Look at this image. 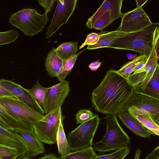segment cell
Masks as SVG:
<instances>
[{
  "label": "cell",
  "instance_id": "cell-26",
  "mask_svg": "<svg viewBox=\"0 0 159 159\" xmlns=\"http://www.w3.org/2000/svg\"><path fill=\"white\" fill-rule=\"evenodd\" d=\"M97 155L93 147H90L70 152L64 157L58 158V159H93Z\"/></svg>",
  "mask_w": 159,
  "mask_h": 159
},
{
  "label": "cell",
  "instance_id": "cell-6",
  "mask_svg": "<svg viewBox=\"0 0 159 159\" xmlns=\"http://www.w3.org/2000/svg\"><path fill=\"white\" fill-rule=\"evenodd\" d=\"M122 0H105L86 24L90 29L102 30L119 17L121 12Z\"/></svg>",
  "mask_w": 159,
  "mask_h": 159
},
{
  "label": "cell",
  "instance_id": "cell-17",
  "mask_svg": "<svg viewBox=\"0 0 159 159\" xmlns=\"http://www.w3.org/2000/svg\"><path fill=\"white\" fill-rule=\"evenodd\" d=\"M124 124L135 134L144 138H149L151 133L138 120L132 116L128 109L125 108L117 114Z\"/></svg>",
  "mask_w": 159,
  "mask_h": 159
},
{
  "label": "cell",
  "instance_id": "cell-5",
  "mask_svg": "<svg viewBox=\"0 0 159 159\" xmlns=\"http://www.w3.org/2000/svg\"><path fill=\"white\" fill-rule=\"evenodd\" d=\"M98 115L82 123L70 132L67 138L70 150L77 151L92 147L93 137L100 122Z\"/></svg>",
  "mask_w": 159,
  "mask_h": 159
},
{
  "label": "cell",
  "instance_id": "cell-37",
  "mask_svg": "<svg viewBox=\"0 0 159 159\" xmlns=\"http://www.w3.org/2000/svg\"><path fill=\"white\" fill-rule=\"evenodd\" d=\"M15 97L11 93L0 85V97Z\"/></svg>",
  "mask_w": 159,
  "mask_h": 159
},
{
  "label": "cell",
  "instance_id": "cell-16",
  "mask_svg": "<svg viewBox=\"0 0 159 159\" xmlns=\"http://www.w3.org/2000/svg\"><path fill=\"white\" fill-rule=\"evenodd\" d=\"M158 27L159 26H157L154 31L152 48L146 63L144 67L138 71V73L145 72L146 73L145 77L141 84L134 87L135 91L140 92L144 89L152 79L156 67L159 64L155 50L156 43L159 37Z\"/></svg>",
  "mask_w": 159,
  "mask_h": 159
},
{
  "label": "cell",
  "instance_id": "cell-40",
  "mask_svg": "<svg viewBox=\"0 0 159 159\" xmlns=\"http://www.w3.org/2000/svg\"><path fill=\"white\" fill-rule=\"evenodd\" d=\"M147 0H136L137 7H142V6L144 5L147 1Z\"/></svg>",
  "mask_w": 159,
  "mask_h": 159
},
{
  "label": "cell",
  "instance_id": "cell-4",
  "mask_svg": "<svg viewBox=\"0 0 159 159\" xmlns=\"http://www.w3.org/2000/svg\"><path fill=\"white\" fill-rule=\"evenodd\" d=\"M48 20L46 12L41 15L30 8L24 9L12 14L9 20L11 25L30 37L42 31Z\"/></svg>",
  "mask_w": 159,
  "mask_h": 159
},
{
  "label": "cell",
  "instance_id": "cell-10",
  "mask_svg": "<svg viewBox=\"0 0 159 159\" xmlns=\"http://www.w3.org/2000/svg\"><path fill=\"white\" fill-rule=\"evenodd\" d=\"M57 6L45 37L48 39L66 23L75 8L77 0H57Z\"/></svg>",
  "mask_w": 159,
  "mask_h": 159
},
{
  "label": "cell",
  "instance_id": "cell-7",
  "mask_svg": "<svg viewBox=\"0 0 159 159\" xmlns=\"http://www.w3.org/2000/svg\"><path fill=\"white\" fill-rule=\"evenodd\" d=\"M46 122L38 121L32 123L34 134L42 142L51 144L55 143L60 119L63 116L61 107L45 115Z\"/></svg>",
  "mask_w": 159,
  "mask_h": 159
},
{
  "label": "cell",
  "instance_id": "cell-25",
  "mask_svg": "<svg viewBox=\"0 0 159 159\" xmlns=\"http://www.w3.org/2000/svg\"><path fill=\"white\" fill-rule=\"evenodd\" d=\"M148 57L145 55H140L124 64L116 73L125 79L128 80L130 75L134 71L137 66L145 59Z\"/></svg>",
  "mask_w": 159,
  "mask_h": 159
},
{
  "label": "cell",
  "instance_id": "cell-3",
  "mask_svg": "<svg viewBox=\"0 0 159 159\" xmlns=\"http://www.w3.org/2000/svg\"><path fill=\"white\" fill-rule=\"evenodd\" d=\"M159 23H153L144 29L129 33L116 40L110 48L131 50L148 57L152 51L154 33Z\"/></svg>",
  "mask_w": 159,
  "mask_h": 159
},
{
  "label": "cell",
  "instance_id": "cell-38",
  "mask_svg": "<svg viewBox=\"0 0 159 159\" xmlns=\"http://www.w3.org/2000/svg\"><path fill=\"white\" fill-rule=\"evenodd\" d=\"M159 39H157V40L155 45V53L156 54V57L157 59V60H159Z\"/></svg>",
  "mask_w": 159,
  "mask_h": 159
},
{
  "label": "cell",
  "instance_id": "cell-21",
  "mask_svg": "<svg viewBox=\"0 0 159 159\" xmlns=\"http://www.w3.org/2000/svg\"><path fill=\"white\" fill-rule=\"evenodd\" d=\"M128 110L132 116L149 130L152 134L159 135V125L156 123L149 114L138 110Z\"/></svg>",
  "mask_w": 159,
  "mask_h": 159
},
{
  "label": "cell",
  "instance_id": "cell-15",
  "mask_svg": "<svg viewBox=\"0 0 159 159\" xmlns=\"http://www.w3.org/2000/svg\"><path fill=\"white\" fill-rule=\"evenodd\" d=\"M0 126L10 131L23 130L34 132L32 123L14 114L0 103Z\"/></svg>",
  "mask_w": 159,
  "mask_h": 159
},
{
  "label": "cell",
  "instance_id": "cell-23",
  "mask_svg": "<svg viewBox=\"0 0 159 159\" xmlns=\"http://www.w3.org/2000/svg\"><path fill=\"white\" fill-rule=\"evenodd\" d=\"M159 99V65L157 66L153 77L144 89L140 92Z\"/></svg>",
  "mask_w": 159,
  "mask_h": 159
},
{
  "label": "cell",
  "instance_id": "cell-18",
  "mask_svg": "<svg viewBox=\"0 0 159 159\" xmlns=\"http://www.w3.org/2000/svg\"><path fill=\"white\" fill-rule=\"evenodd\" d=\"M0 144L15 148L23 156L26 155L24 147L16 137L14 131L0 126Z\"/></svg>",
  "mask_w": 159,
  "mask_h": 159
},
{
  "label": "cell",
  "instance_id": "cell-28",
  "mask_svg": "<svg viewBox=\"0 0 159 159\" xmlns=\"http://www.w3.org/2000/svg\"><path fill=\"white\" fill-rule=\"evenodd\" d=\"M82 52L81 51L72 57L64 61L62 68L57 77L60 82L65 80L71 71L78 56Z\"/></svg>",
  "mask_w": 159,
  "mask_h": 159
},
{
  "label": "cell",
  "instance_id": "cell-29",
  "mask_svg": "<svg viewBox=\"0 0 159 159\" xmlns=\"http://www.w3.org/2000/svg\"><path fill=\"white\" fill-rule=\"evenodd\" d=\"M23 156L16 149L0 144V159H17Z\"/></svg>",
  "mask_w": 159,
  "mask_h": 159
},
{
  "label": "cell",
  "instance_id": "cell-13",
  "mask_svg": "<svg viewBox=\"0 0 159 159\" xmlns=\"http://www.w3.org/2000/svg\"><path fill=\"white\" fill-rule=\"evenodd\" d=\"M0 85L11 93L14 97L22 100L37 111L44 114L43 108L29 91L20 85L5 79L0 80Z\"/></svg>",
  "mask_w": 159,
  "mask_h": 159
},
{
  "label": "cell",
  "instance_id": "cell-27",
  "mask_svg": "<svg viewBox=\"0 0 159 159\" xmlns=\"http://www.w3.org/2000/svg\"><path fill=\"white\" fill-rule=\"evenodd\" d=\"M29 91L36 100L39 105L43 108V107L47 91V88L42 86L38 80L35 84Z\"/></svg>",
  "mask_w": 159,
  "mask_h": 159
},
{
  "label": "cell",
  "instance_id": "cell-36",
  "mask_svg": "<svg viewBox=\"0 0 159 159\" xmlns=\"http://www.w3.org/2000/svg\"><path fill=\"white\" fill-rule=\"evenodd\" d=\"M102 62L98 60L91 63L89 66V68L92 71L96 70L101 66Z\"/></svg>",
  "mask_w": 159,
  "mask_h": 159
},
{
  "label": "cell",
  "instance_id": "cell-11",
  "mask_svg": "<svg viewBox=\"0 0 159 159\" xmlns=\"http://www.w3.org/2000/svg\"><path fill=\"white\" fill-rule=\"evenodd\" d=\"M70 90L69 82L64 80L47 88L43 109L45 115L61 107Z\"/></svg>",
  "mask_w": 159,
  "mask_h": 159
},
{
  "label": "cell",
  "instance_id": "cell-19",
  "mask_svg": "<svg viewBox=\"0 0 159 159\" xmlns=\"http://www.w3.org/2000/svg\"><path fill=\"white\" fill-rule=\"evenodd\" d=\"M63 61L57 55L56 48H53L48 55L45 61L46 69L49 76L57 77L62 68Z\"/></svg>",
  "mask_w": 159,
  "mask_h": 159
},
{
  "label": "cell",
  "instance_id": "cell-31",
  "mask_svg": "<svg viewBox=\"0 0 159 159\" xmlns=\"http://www.w3.org/2000/svg\"><path fill=\"white\" fill-rule=\"evenodd\" d=\"M18 36V32L14 29L0 32V45L12 43L16 41Z\"/></svg>",
  "mask_w": 159,
  "mask_h": 159
},
{
  "label": "cell",
  "instance_id": "cell-8",
  "mask_svg": "<svg viewBox=\"0 0 159 159\" xmlns=\"http://www.w3.org/2000/svg\"><path fill=\"white\" fill-rule=\"evenodd\" d=\"M0 103L21 119L31 123L46 122L45 115L37 111L20 99L13 97H0Z\"/></svg>",
  "mask_w": 159,
  "mask_h": 159
},
{
  "label": "cell",
  "instance_id": "cell-39",
  "mask_svg": "<svg viewBox=\"0 0 159 159\" xmlns=\"http://www.w3.org/2000/svg\"><path fill=\"white\" fill-rule=\"evenodd\" d=\"M37 159H58V157L52 154H47L44 157Z\"/></svg>",
  "mask_w": 159,
  "mask_h": 159
},
{
  "label": "cell",
  "instance_id": "cell-33",
  "mask_svg": "<svg viewBox=\"0 0 159 159\" xmlns=\"http://www.w3.org/2000/svg\"><path fill=\"white\" fill-rule=\"evenodd\" d=\"M103 34H100L92 33L89 34L87 36L84 42L80 47L79 49L83 48L86 45L93 46L96 44L98 42L100 37Z\"/></svg>",
  "mask_w": 159,
  "mask_h": 159
},
{
  "label": "cell",
  "instance_id": "cell-34",
  "mask_svg": "<svg viewBox=\"0 0 159 159\" xmlns=\"http://www.w3.org/2000/svg\"><path fill=\"white\" fill-rule=\"evenodd\" d=\"M38 1L39 4L44 8L45 12L48 14L51 11L56 0H41Z\"/></svg>",
  "mask_w": 159,
  "mask_h": 159
},
{
  "label": "cell",
  "instance_id": "cell-1",
  "mask_svg": "<svg viewBox=\"0 0 159 159\" xmlns=\"http://www.w3.org/2000/svg\"><path fill=\"white\" fill-rule=\"evenodd\" d=\"M134 91V87L127 80L117 74L116 70H109L92 93V106L101 113L117 114L127 108Z\"/></svg>",
  "mask_w": 159,
  "mask_h": 159
},
{
  "label": "cell",
  "instance_id": "cell-41",
  "mask_svg": "<svg viewBox=\"0 0 159 159\" xmlns=\"http://www.w3.org/2000/svg\"><path fill=\"white\" fill-rule=\"evenodd\" d=\"M126 56L128 59L131 60L137 57V54H132L129 53L127 54L126 55Z\"/></svg>",
  "mask_w": 159,
  "mask_h": 159
},
{
  "label": "cell",
  "instance_id": "cell-20",
  "mask_svg": "<svg viewBox=\"0 0 159 159\" xmlns=\"http://www.w3.org/2000/svg\"><path fill=\"white\" fill-rule=\"evenodd\" d=\"M129 34L120 31L119 30L104 33L96 44L93 46H88L86 49L91 50L103 48H110L118 39Z\"/></svg>",
  "mask_w": 159,
  "mask_h": 159
},
{
  "label": "cell",
  "instance_id": "cell-14",
  "mask_svg": "<svg viewBox=\"0 0 159 159\" xmlns=\"http://www.w3.org/2000/svg\"><path fill=\"white\" fill-rule=\"evenodd\" d=\"M14 132L25 149L28 157H33L44 152L43 143L34 132L23 130H16Z\"/></svg>",
  "mask_w": 159,
  "mask_h": 159
},
{
  "label": "cell",
  "instance_id": "cell-30",
  "mask_svg": "<svg viewBox=\"0 0 159 159\" xmlns=\"http://www.w3.org/2000/svg\"><path fill=\"white\" fill-rule=\"evenodd\" d=\"M129 152L130 149L127 147L115 151L110 154L97 155L93 159H124Z\"/></svg>",
  "mask_w": 159,
  "mask_h": 159
},
{
  "label": "cell",
  "instance_id": "cell-35",
  "mask_svg": "<svg viewBox=\"0 0 159 159\" xmlns=\"http://www.w3.org/2000/svg\"><path fill=\"white\" fill-rule=\"evenodd\" d=\"M145 159H159V146H157Z\"/></svg>",
  "mask_w": 159,
  "mask_h": 159
},
{
  "label": "cell",
  "instance_id": "cell-12",
  "mask_svg": "<svg viewBox=\"0 0 159 159\" xmlns=\"http://www.w3.org/2000/svg\"><path fill=\"white\" fill-rule=\"evenodd\" d=\"M127 108L139 110L149 114L159 125V99L134 91Z\"/></svg>",
  "mask_w": 159,
  "mask_h": 159
},
{
  "label": "cell",
  "instance_id": "cell-24",
  "mask_svg": "<svg viewBox=\"0 0 159 159\" xmlns=\"http://www.w3.org/2000/svg\"><path fill=\"white\" fill-rule=\"evenodd\" d=\"M78 43V42H69L61 44L56 48L57 55L63 61L72 57L76 54Z\"/></svg>",
  "mask_w": 159,
  "mask_h": 159
},
{
  "label": "cell",
  "instance_id": "cell-9",
  "mask_svg": "<svg viewBox=\"0 0 159 159\" xmlns=\"http://www.w3.org/2000/svg\"><path fill=\"white\" fill-rule=\"evenodd\" d=\"M119 30L130 33L141 31L153 23L142 7H137L123 14Z\"/></svg>",
  "mask_w": 159,
  "mask_h": 159
},
{
  "label": "cell",
  "instance_id": "cell-22",
  "mask_svg": "<svg viewBox=\"0 0 159 159\" xmlns=\"http://www.w3.org/2000/svg\"><path fill=\"white\" fill-rule=\"evenodd\" d=\"M64 116L60 119V124L56 136V142L58 146L59 154L61 157H64L70 152V149L66 136L62 122Z\"/></svg>",
  "mask_w": 159,
  "mask_h": 159
},
{
  "label": "cell",
  "instance_id": "cell-42",
  "mask_svg": "<svg viewBox=\"0 0 159 159\" xmlns=\"http://www.w3.org/2000/svg\"><path fill=\"white\" fill-rule=\"evenodd\" d=\"M17 159H37L31 158H30V157H28L26 155H25V156H23L20 157L18 158Z\"/></svg>",
  "mask_w": 159,
  "mask_h": 159
},
{
  "label": "cell",
  "instance_id": "cell-32",
  "mask_svg": "<svg viewBox=\"0 0 159 159\" xmlns=\"http://www.w3.org/2000/svg\"><path fill=\"white\" fill-rule=\"evenodd\" d=\"M93 112L89 110L81 109L75 115V119L77 124H81L93 117L94 115Z\"/></svg>",
  "mask_w": 159,
  "mask_h": 159
},
{
  "label": "cell",
  "instance_id": "cell-2",
  "mask_svg": "<svg viewBox=\"0 0 159 159\" xmlns=\"http://www.w3.org/2000/svg\"><path fill=\"white\" fill-rule=\"evenodd\" d=\"M104 119L106 120V132L100 141L93 143L95 151L104 153L127 147L130 139L120 125L117 114L108 115Z\"/></svg>",
  "mask_w": 159,
  "mask_h": 159
}]
</instances>
